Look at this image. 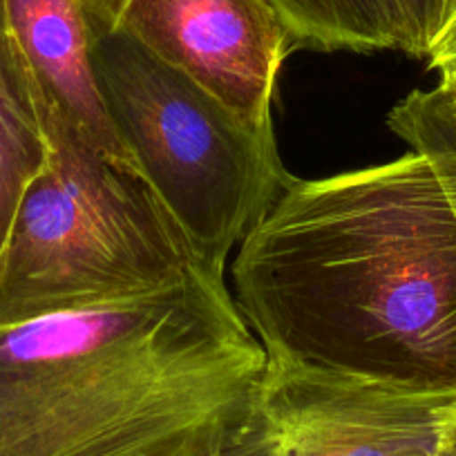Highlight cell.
Returning a JSON list of instances; mask_svg holds the SVG:
<instances>
[{
  "label": "cell",
  "mask_w": 456,
  "mask_h": 456,
  "mask_svg": "<svg viewBox=\"0 0 456 456\" xmlns=\"http://www.w3.org/2000/svg\"><path fill=\"white\" fill-rule=\"evenodd\" d=\"M387 124L398 159L287 179L231 293L271 362L456 392V137L420 90Z\"/></svg>",
  "instance_id": "1"
},
{
  "label": "cell",
  "mask_w": 456,
  "mask_h": 456,
  "mask_svg": "<svg viewBox=\"0 0 456 456\" xmlns=\"http://www.w3.org/2000/svg\"><path fill=\"white\" fill-rule=\"evenodd\" d=\"M266 352L226 278L0 318V456H238L265 438Z\"/></svg>",
  "instance_id": "2"
},
{
  "label": "cell",
  "mask_w": 456,
  "mask_h": 456,
  "mask_svg": "<svg viewBox=\"0 0 456 456\" xmlns=\"http://www.w3.org/2000/svg\"><path fill=\"white\" fill-rule=\"evenodd\" d=\"M37 108L50 151L0 260V318L143 296L200 262L133 164Z\"/></svg>",
  "instance_id": "3"
},
{
  "label": "cell",
  "mask_w": 456,
  "mask_h": 456,
  "mask_svg": "<svg viewBox=\"0 0 456 456\" xmlns=\"http://www.w3.org/2000/svg\"><path fill=\"white\" fill-rule=\"evenodd\" d=\"M86 14L96 86L126 155L197 260L226 278L231 251L291 177L273 130L251 128L128 34Z\"/></svg>",
  "instance_id": "4"
},
{
  "label": "cell",
  "mask_w": 456,
  "mask_h": 456,
  "mask_svg": "<svg viewBox=\"0 0 456 456\" xmlns=\"http://www.w3.org/2000/svg\"><path fill=\"white\" fill-rule=\"evenodd\" d=\"M260 410L271 456H438L456 392L269 361Z\"/></svg>",
  "instance_id": "5"
},
{
  "label": "cell",
  "mask_w": 456,
  "mask_h": 456,
  "mask_svg": "<svg viewBox=\"0 0 456 456\" xmlns=\"http://www.w3.org/2000/svg\"><path fill=\"white\" fill-rule=\"evenodd\" d=\"M151 54L269 133L271 101L291 32L269 0H83Z\"/></svg>",
  "instance_id": "6"
},
{
  "label": "cell",
  "mask_w": 456,
  "mask_h": 456,
  "mask_svg": "<svg viewBox=\"0 0 456 456\" xmlns=\"http://www.w3.org/2000/svg\"><path fill=\"white\" fill-rule=\"evenodd\" d=\"M5 7L37 105L59 112L96 151L133 164L96 86L83 0H5Z\"/></svg>",
  "instance_id": "7"
},
{
  "label": "cell",
  "mask_w": 456,
  "mask_h": 456,
  "mask_svg": "<svg viewBox=\"0 0 456 456\" xmlns=\"http://www.w3.org/2000/svg\"><path fill=\"white\" fill-rule=\"evenodd\" d=\"M291 32L296 50L405 52L398 0H269Z\"/></svg>",
  "instance_id": "8"
},
{
  "label": "cell",
  "mask_w": 456,
  "mask_h": 456,
  "mask_svg": "<svg viewBox=\"0 0 456 456\" xmlns=\"http://www.w3.org/2000/svg\"><path fill=\"white\" fill-rule=\"evenodd\" d=\"M47 151L28 77H0V260L25 191L45 166Z\"/></svg>",
  "instance_id": "9"
},
{
  "label": "cell",
  "mask_w": 456,
  "mask_h": 456,
  "mask_svg": "<svg viewBox=\"0 0 456 456\" xmlns=\"http://www.w3.org/2000/svg\"><path fill=\"white\" fill-rule=\"evenodd\" d=\"M405 23V54L428 59L429 47L443 25L445 0H398Z\"/></svg>",
  "instance_id": "10"
},
{
  "label": "cell",
  "mask_w": 456,
  "mask_h": 456,
  "mask_svg": "<svg viewBox=\"0 0 456 456\" xmlns=\"http://www.w3.org/2000/svg\"><path fill=\"white\" fill-rule=\"evenodd\" d=\"M428 61L438 74V86L456 87V14L436 34Z\"/></svg>",
  "instance_id": "11"
},
{
  "label": "cell",
  "mask_w": 456,
  "mask_h": 456,
  "mask_svg": "<svg viewBox=\"0 0 456 456\" xmlns=\"http://www.w3.org/2000/svg\"><path fill=\"white\" fill-rule=\"evenodd\" d=\"M0 77H28L12 38L5 0H0Z\"/></svg>",
  "instance_id": "12"
},
{
  "label": "cell",
  "mask_w": 456,
  "mask_h": 456,
  "mask_svg": "<svg viewBox=\"0 0 456 456\" xmlns=\"http://www.w3.org/2000/svg\"><path fill=\"white\" fill-rule=\"evenodd\" d=\"M423 99L436 114V119L456 137V87L436 86L434 90L423 92Z\"/></svg>",
  "instance_id": "13"
},
{
  "label": "cell",
  "mask_w": 456,
  "mask_h": 456,
  "mask_svg": "<svg viewBox=\"0 0 456 456\" xmlns=\"http://www.w3.org/2000/svg\"><path fill=\"white\" fill-rule=\"evenodd\" d=\"M238 456H271L269 445H266V438H262L260 443H256V445L248 447V450H244L242 454H238Z\"/></svg>",
  "instance_id": "14"
},
{
  "label": "cell",
  "mask_w": 456,
  "mask_h": 456,
  "mask_svg": "<svg viewBox=\"0 0 456 456\" xmlns=\"http://www.w3.org/2000/svg\"><path fill=\"white\" fill-rule=\"evenodd\" d=\"M454 14H456V0H445V7H443V25H445ZM438 32H441V29H438Z\"/></svg>",
  "instance_id": "15"
},
{
  "label": "cell",
  "mask_w": 456,
  "mask_h": 456,
  "mask_svg": "<svg viewBox=\"0 0 456 456\" xmlns=\"http://www.w3.org/2000/svg\"><path fill=\"white\" fill-rule=\"evenodd\" d=\"M447 450H450L452 456H456V419L454 423H452L450 434H447Z\"/></svg>",
  "instance_id": "16"
},
{
  "label": "cell",
  "mask_w": 456,
  "mask_h": 456,
  "mask_svg": "<svg viewBox=\"0 0 456 456\" xmlns=\"http://www.w3.org/2000/svg\"><path fill=\"white\" fill-rule=\"evenodd\" d=\"M438 456H452L450 450H447V441H445V445H443V450L438 452Z\"/></svg>",
  "instance_id": "17"
}]
</instances>
